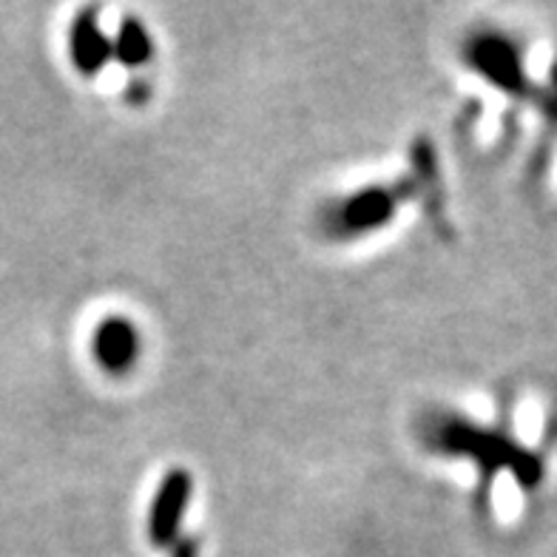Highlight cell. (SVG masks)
I'll use <instances>...</instances> for the list:
<instances>
[{
	"label": "cell",
	"instance_id": "1",
	"mask_svg": "<svg viewBox=\"0 0 557 557\" xmlns=\"http://www.w3.org/2000/svg\"><path fill=\"white\" fill-rule=\"evenodd\" d=\"M398 208V194L393 188H370V191H361L356 197H350L347 202L333 211V231L338 236H356L364 234V231H373L375 225L393 220V213Z\"/></svg>",
	"mask_w": 557,
	"mask_h": 557
},
{
	"label": "cell",
	"instance_id": "2",
	"mask_svg": "<svg viewBox=\"0 0 557 557\" xmlns=\"http://www.w3.org/2000/svg\"><path fill=\"white\" fill-rule=\"evenodd\" d=\"M188 490H191L188 472H174L165 478V484L157 492L154 509H151V537L160 549L176 537L183 509L188 506Z\"/></svg>",
	"mask_w": 557,
	"mask_h": 557
},
{
	"label": "cell",
	"instance_id": "3",
	"mask_svg": "<svg viewBox=\"0 0 557 557\" xmlns=\"http://www.w3.org/2000/svg\"><path fill=\"white\" fill-rule=\"evenodd\" d=\"M139 342L137 331L125 319H111L106 322L95 336V356L97 364L103 367L106 373L123 375L125 370H132L137 361Z\"/></svg>",
	"mask_w": 557,
	"mask_h": 557
},
{
	"label": "cell",
	"instance_id": "4",
	"mask_svg": "<svg viewBox=\"0 0 557 557\" xmlns=\"http://www.w3.org/2000/svg\"><path fill=\"white\" fill-rule=\"evenodd\" d=\"M81 26L74 29L72 37V54L74 63L81 69L83 74H97L100 66H103V60L109 58V44L103 40L100 29L91 26V21H77Z\"/></svg>",
	"mask_w": 557,
	"mask_h": 557
},
{
	"label": "cell",
	"instance_id": "5",
	"mask_svg": "<svg viewBox=\"0 0 557 557\" xmlns=\"http://www.w3.org/2000/svg\"><path fill=\"white\" fill-rule=\"evenodd\" d=\"M174 557H197V546L191 541L180 543V549H176Z\"/></svg>",
	"mask_w": 557,
	"mask_h": 557
}]
</instances>
